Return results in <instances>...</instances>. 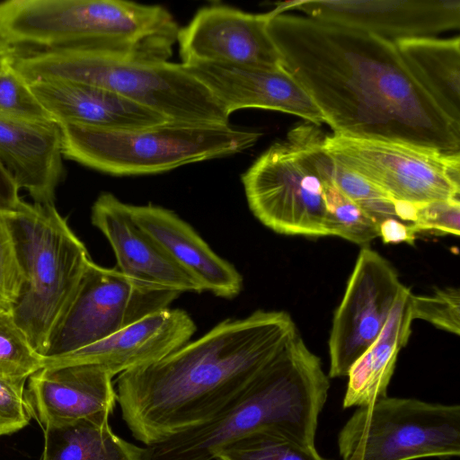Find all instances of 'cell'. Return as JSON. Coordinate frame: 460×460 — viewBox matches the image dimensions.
Here are the masks:
<instances>
[{"label":"cell","mask_w":460,"mask_h":460,"mask_svg":"<svg viewBox=\"0 0 460 460\" xmlns=\"http://www.w3.org/2000/svg\"><path fill=\"white\" fill-rule=\"evenodd\" d=\"M64 157L116 175L161 173L241 153L261 133L228 124L168 120L129 129L59 125Z\"/></svg>","instance_id":"cell-7"},{"label":"cell","mask_w":460,"mask_h":460,"mask_svg":"<svg viewBox=\"0 0 460 460\" xmlns=\"http://www.w3.org/2000/svg\"><path fill=\"white\" fill-rule=\"evenodd\" d=\"M288 10L392 41L460 27L459 0H299L279 3L273 11Z\"/></svg>","instance_id":"cell-13"},{"label":"cell","mask_w":460,"mask_h":460,"mask_svg":"<svg viewBox=\"0 0 460 460\" xmlns=\"http://www.w3.org/2000/svg\"><path fill=\"white\" fill-rule=\"evenodd\" d=\"M323 137L317 126L300 125L286 139L272 144L242 174L251 211L272 231L309 237L330 235Z\"/></svg>","instance_id":"cell-8"},{"label":"cell","mask_w":460,"mask_h":460,"mask_svg":"<svg viewBox=\"0 0 460 460\" xmlns=\"http://www.w3.org/2000/svg\"><path fill=\"white\" fill-rule=\"evenodd\" d=\"M226 113L242 109L277 111L320 126L324 118L300 84L283 67L264 69L216 62L181 64Z\"/></svg>","instance_id":"cell-15"},{"label":"cell","mask_w":460,"mask_h":460,"mask_svg":"<svg viewBox=\"0 0 460 460\" xmlns=\"http://www.w3.org/2000/svg\"><path fill=\"white\" fill-rule=\"evenodd\" d=\"M0 113L40 121H54L32 93L30 83L13 66L0 73Z\"/></svg>","instance_id":"cell-29"},{"label":"cell","mask_w":460,"mask_h":460,"mask_svg":"<svg viewBox=\"0 0 460 460\" xmlns=\"http://www.w3.org/2000/svg\"><path fill=\"white\" fill-rule=\"evenodd\" d=\"M42 430L40 460H152L151 447L119 436L110 424L109 415L49 426Z\"/></svg>","instance_id":"cell-24"},{"label":"cell","mask_w":460,"mask_h":460,"mask_svg":"<svg viewBox=\"0 0 460 460\" xmlns=\"http://www.w3.org/2000/svg\"><path fill=\"white\" fill-rule=\"evenodd\" d=\"M196 329L187 312L168 307L92 344L43 359V367L93 365L114 377L164 358L189 342Z\"/></svg>","instance_id":"cell-16"},{"label":"cell","mask_w":460,"mask_h":460,"mask_svg":"<svg viewBox=\"0 0 460 460\" xmlns=\"http://www.w3.org/2000/svg\"><path fill=\"white\" fill-rule=\"evenodd\" d=\"M406 66L437 106L460 125V38L394 41Z\"/></svg>","instance_id":"cell-23"},{"label":"cell","mask_w":460,"mask_h":460,"mask_svg":"<svg viewBox=\"0 0 460 460\" xmlns=\"http://www.w3.org/2000/svg\"><path fill=\"white\" fill-rule=\"evenodd\" d=\"M23 283V274L7 218L0 209V312L11 311Z\"/></svg>","instance_id":"cell-31"},{"label":"cell","mask_w":460,"mask_h":460,"mask_svg":"<svg viewBox=\"0 0 460 460\" xmlns=\"http://www.w3.org/2000/svg\"><path fill=\"white\" fill-rule=\"evenodd\" d=\"M324 202L330 235L358 244L367 243L378 236V223L345 196L329 175L324 185Z\"/></svg>","instance_id":"cell-26"},{"label":"cell","mask_w":460,"mask_h":460,"mask_svg":"<svg viewBox=\"0 0 460 460\" xmlns=\"http://www.w3.org/2000/svg\"><path fill=\"white\" fill-rule=\"evenodd\" d=\"M129 208L136 223L204 291L224 298H233L241 292L243 277L239 271L178 215L151 204H129Z\"/></svg>","instance_id":"cell-20"},{"label":"cell","mask_w":460,"mask_h":460,"mask_svg":"<svg viewBox=\"0 0 460 460\" xmlns=\"http://www.w3.org/2000/svg\"><path fill=\"white\" fill-rule=\"evenodd\" d=\"M113 376L93 365L44 366L28 378L26 400L40 427L111 416L117 394Z\"/></svg>","instance_id":"cell-18"},{"label":"cell","mask_w":460,"mask_h":460,"mask_svg":"<svg viewBox=\"0 0 460 460\" xmlns=\"http://www.w3.org/2000/svg\"><path fill=\"white\" fill-rule=\"evenodd\" d=\"M323 145L335 161L394 200L460 199V153L334 133L324 136Z\"/></svg>","instance_id":"cell-10"},{"label":"cell","mask_w":460,"mask_h":460,"mask_svg":"<svg viewBox=\"0 0 460 460\" xmlns=\"http://www.w3.org/2000/svg\"><path fill=\"white\" fill-rule=\"evenodd\" d=\"M30 86L58 125L102 129L150 127L170 119L109 90L66 80H36Z\"/></svg>","instance_id":"cell-21"},{"label":"cell","mask_w":460,"mask_h":460,"mask_svg":"<svg viewBox=\"0 0 460 460\" xmlns=\"http://www.w3.org/2000/svg\"><path fill=\"white\" fill-rule=\"evenodd\" d=\"M60 126L0 113V164L38 204H54L65 174Z\"/></svg>","instance_id":"cell-19"},{"label":"cell","mask_w":460,"mask_h":460,"mask_svg":"<svg viewBox=\"0 0 460 460\" xmlns=\"http://www.w3.org/2000/svg\"><path fill=\"white\" fill-rule=\"evenodd\" d=\"M23 283L11 314L43 357L92 261L54 204L23 202L7 210Z\"/></svg>","instance_id":"cell-6"},{"label":"cell","mask_w":460,"mask_h":460,"mask_svg":"<svg viewBox=\"0 0 460 460\" xmlns=\"http://www.w3.org/2000/svg\"><path fill=\"white\" fill-rule=\"evenodd\" d=\"M329 388L320 358L297 332L237 402L208 422L151 446L152 460H215L220 448L261 428L314 446Z\"/></svg>","instance_id":"cell-4"},{"label":"cell","mask_w":460,"mask_h":460,"mask_svg":"<svg viewBox=\"0 0 460 460\" xmlns=\"http://www.w3.org/2000/svg\"><path fill=\"white\" fill-rule=\"evenodd\" d=\"M43 367V357L32 347L11 312H0V377L28 378Z\"/></svg>","instance_id":"cell-27"},{"label":"cell","mask_w":460,"mask_h":460,"mask_svg":"<svg viewBox=\"0 0 460 460\" xmlns=\"http://www.w3.org/2000/svg\"><path fill=\"white\" fill-rule=\"evenodd\" d=\"M297 328L284 311L226 319L164 358L116 378L122 419L151 447L237 402Z\"/></svg>","instance_id":"cell-2"},{"label":"cell","mask_w":460,"mask_h":460,"mask_svg":"<svg viewBox=\"0 0 460 460\" xmlns=\"http://www.w3.org/2000/svg\"><path fill=\"white\" fill-rule=\"evenodd\" d=\"M404 285L393 265L363 247L334 312L329 339V377L348 376L382 331Z\"/></svg>","instance_id":"cell-12"},{"label":"cell","mask_w":460,"mask_h":460,"mask_svg":"<svg viewBox=\"0 0 460 460\" xmlns=\"http://www.w3.org/2000/svg\"><path fill=\"white\" fill-rule=\"evenodd\" d=\"M91 222L111 246L116 269L126 277L160 289L201 293V285L180 268L134 220L129 204L102 192L93 202Z\"/></svg>","instance_id":"cell-17"},{"label":"cell","mask_w":460,"mask_h":460,"mask_svg":"<svg viewBox=\"0 0 460 460\" xmlns=\"http://www.w3.org/2000/svg\"><path fill=\"white\" fill-rule=\"evenodd\" d=\"M13 68L29 83L66 80L109 90L174 121L228 124L229 115L181 64L115 59L75 49L16 55Z\"/></svg>","instance_id":"cell-5"},{"label":"cell","mask_w":460,"mask_h":460,"mask_svg":"<svg viewBox=\"0 0 460 460\" xmlns=\"http://www.w3.org/2000/svg\"><path fill=\"white\" fill-rule=\"evenodd\" d=\"M180 295L137 282L116 268L91 261L50 335L43 359L76 350L168 308Z\"/></svg>","instance_id":"cell-11"},{"label":"cell","mask_w":460,"mask_h":460,"mask_svg":"<svg viewBox=\"0 0 460 460\" xmlns=\"http://www.w3.org/2000/svg\"><path fill=\"white\" fill-rule=\"evenodd\" d=\"M417 233L458 236L460 233V199H449L417 203L411 223Z\"/></svg>","instance_id":"cell-33"},{"label":"cell","mask_w":460,"mask_h":460,"mask_svg":"<svg viewBox=\"0 0 460 460\" xmlns=\"http://www.w3.org/2000/svg\"><path fill=\"white\" fill-rule=\"evenodd\" d=\"M215 460H326L315 446L303 444L276 429H255L220 448Z\"/></svg>","instance_id":"cell-25"},{"label":"cell","mask_w":460,"mask_h":460,"mask_svg":"<svg viewBox=\"0 0 460 460\" xmlns=\"http://www.w3.org/2000/svg\"><path fill=\"white\" fill-rule=\"evenodd\" d=\"M15 56V49L0 39V73L13 64Z\"/></svg>","instance_id":"cell-35"},{"label":"cell","mask_w":460,"mask_h":460,"mask_svg":"<svg viewBox=\"0 0 460 460\" xmlns=\"http://www.w3.org/2000/svg\"><path fill=\"white\" fill-rule=\"evenodd\" d=\"M179 25L158 4L121 0H10L0 3V39L13 48L75 49L142 62L172 55Z\"/></svg>","instance_id":"cell-3"},{"label":"cell","mask_w":460,"mask_h":460,"mask_svg":"<svg viewBox=\"0 0 460 460\" xmlns=\"http://www.w3.org/2000/svg\"><path fill=\"white\" fill-rule=\"evenodd\" d=\"M324 167L333 184L378 225L387 217H396L394 199L365 178L339 164L328 153Z\"/></svg>","instance_id":"cell-28"},{"label":"cell","mask_w":460,"mask_h":460,"mask_svg":"<svg viewBox=\"0 0 460 460\" xmlns=\"http://www.w3.org/2000/svg\"><path fill=\"white\" fill-rule=\"evenodd\" d=\"M26 382L0 377V437L22 429L32 419L25 395Z\"/></svg>","instance_id":"cell-32"},{"label":"cell","mask_w":460,"mask_h":460,"mask_svg":"<svg viewBox=\"0 0 460 460\" xmlns=\"http://www.w3.org/2000/svg\"><path fill=\"white\" fill-rule=\"evenodd\" d=\"M271 12L250 13L225 4L200 8L180 28L181 64L204 61L264 68H283L268 24Z\"/></svg>","instance_id":"cell-14"},{"label":"cell","mask_w":460,"mask_h":460,"mask_svg":"<svg viewBox=\"0 0 460 460\" xmlns=\"http://www.w3.org/2000/svg\"><path fill=\"white\" fill-rule=\"evenodd\" d=\"M411 295L403 286L378 337L351 366L347 376L344 408L368 406L388 396L387 388L399 351L407 344L411 332Z\"/></svg>","instance_id":"cell-22"},{"label":"cell","mask_w":460,"mask_h":460,"mask_svg":"<svg viewBox=\"0 0 460 460\" xmlns=\"http://www.w3.org/2000/svg\"><path fill=\"white\" fill-rule=\"evenodd\" d=\"M338 448L342 460L459 456L460 406L386 396L351 415Z\"/></svg>","instance_id":"cell-9"},{"label":"cell","mask_w":460,"mask_h":460,"mask_svg":"<svg viewBox=\"0 0 460 460\" xmlns=\"http://www.w3.org/2000/svg\"><path fill=\"white\" fill-rule=\"evenodd\" d=\"M268 31L283 67L308 93L334 134L460 153V125L415 79L394 41L274 11Z\"/></svg>","instance_id":"cell-1"},{"label":"cell","mask_w":460,"mask_h":460,"mask_svg":"<svg viewBox=\"0 0 460 460\" xmlns=\"http://www.w3.org/2000/svg\"><path fill=\"white\" fill-rule=\"evenodd\" d=\"M412 320L427 321L438 329L460 333V291L456 288L436 290L432 295L411 297Z\"/></svg>","instance_id":"cell-30"},{"label":"cell","mask_w":460,"mask_h":460,"mask_svg":"<svg viewBox=\"0 0 460 460\" xmlns=\"http://www.w3.org/2000/svg\"><path fill=\"white\" fill-rule=\"evenodd\" d=\"M417 231L411 223H403L396 217H387L378 225V236L384 243H406L413 244Z\"/></svg>","instance_id":"cell-34"}]
</instances>
